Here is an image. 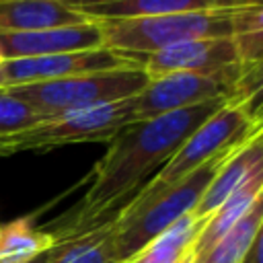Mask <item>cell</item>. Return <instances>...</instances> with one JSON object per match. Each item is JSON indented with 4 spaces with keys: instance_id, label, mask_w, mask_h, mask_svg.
<instances>
[{
    "instance_id": "cell-13",
    "label": "cell",
    "mask_w": 263,
    "mask_h": 263,
    "mask_svg": "<svg viewBox=\"0 0 263 263\" xmlns=\"http://www.w3.org/2000/svg\"><path fill=\"white\" fill-rule=\"evenodd\" d=\"M88 21L84 12L62 0H10L0 2V35L33 33L53 27L78 25Z\"/></svg>"
},
{
    "instance_id": "cell-8",
    "label": "cell",
    "mask_w": 263,
    "mask_h": 263,
    "mask_svg": "<svg viewBox=\"0 0 263 263\" xmlns=\"http://www.w3.org/2000/svg\"><path fill=\"white\" fill-rule=\"evenodd\" d=\"M134 66H142L140 60L119 53V51H113L109 47L39 55V58L4 60L0 66V88L62 80V78H70V76H78V74L134 68Z\"/></svg>"
},
{
    "instance_id": "cell-19",
    "label": "cell",
    "mask_w": 263,
    "mask_h": 263,
    "mask_svg": "<svg viewBox=\"0 0 263 263\" xmlns=\"http://www.w3.org/2000/svg\"><path fill=\"white\" fill-rule=\"evenodd\" d=\"M39 121H43V117L29 103L12 95L8 88H0V138L23 132Z\"/></svg>"
},
{
    "instance_id": "cell-18",
    "label": "cell",
    "mask_w": 263,
    "mask_h": 263,
    "mask_svg": "<svg viewBox=\"0 0 263 263\" xmlns=\"http://www.w3.org/2000/svg\"><path fill=\"white\" fill-rule=\"evenodd\" d=\"M263 232V199L257 201L251 212L238 220L222 238H218L208 251L191 259V263H240L251 242Z\"/></svg>"
},
{
    "instance_id": "cell-9",
    "label": "cell",
    "mask_w": 263,
    "mask_h": 263,
    "mask_svg": "<svg viewBox=\"0 0 263 263\" xmlns=\"http://www.w3.org/2000/svg\"><path fill=\"white\" fill-rule=\"evenodd\" d=\"M232 64H242L234 37L193 39L142 58V70L148 78L175 72H214Z\"/></svg>"
},
{
    "instance_id": "cell-10",
    "label": "cell",
    "mask_w": 263,
    "mask_h": 263,
    "mask_svg": "<svg viewBox=\"0 0 263 263\" xmlns=\"http://www.w3.org/2000/svg\"><path fill=\"white\" fill-rule=\"evenodd\" d=\"M105 47L103 31L99 21H84L78 25L53 27L33 33H10L0 35V55L4 60L21 58H39L68 51H84Z\"/></svg>"
},
{
    "instance_id": "cell-5",
    "label": "cell",
    "mask_w": 263,
    "mask_h": 263,
    "mask_svg": "<svg viewBox=\"0 0 263 263\" xmlns=\"http://www.w3.org/2000/svg\"><path fill=\"white\" fill-rule=\"evenodd\" d=\"M261 132L263 125L259 101H232L222 105L197 125V129L181 144L173 158L146 183L138 195H152L181 181L201 164L238 148Z\"/></svg>"
},
{
    "instance_id": "cell-16",
    "label": "cell",
    "mask_w": 263,
    "mask_h": 263,
    "mask_svg": "<svg viewBox=\"0 0 263 263\" xmlns=\"http://www.w3.org/2000/svg\"><path fill=\"white\" fill-rule=\"evenodd\" d=\"M199 224L201 222H197L191 214H185L162 234L119 263H179L191 255V242L199 230Z\"/></svg>"
},
{
    "instance_id": "cell-17",
    "label": "cell",
    "mask_w": 263,
    "mask_h": 263,
    "mask_svg": "<svg viewBox=\"0 0 263 263\" xmlns=\"http://www.w3.org/2000/svg\"><path fill=\"white\" fill-rule=\"evenodd\" d=\"M53 245L55 236L33 226L27 218L0 226V263H33L43 253H49Z\"/></svg>"
},
{
    "instance_id": "cell-20",
    "label": "cell",
    "mask_w": 263,
    "mask_h": 263,
    "mask_svg": "<svg viewBox=\"0 0 263 263\" xmlns=\"http://www.w3.org/2000/svg\"><path fill=\"white\" fill-rule=\"evenodd\" d=\"M261 242H263V232L251 242V247L247 249L240 263H261Z\"/></svg>"
},
{
    "instance_id": "cell-2",
    "label": "cell",
    "mask_w": 263,
    "mask_h": 263,
    "mask_svg": "<svg viewBox=\"0 0 263 263\" xmlns=\"http://www.w3.org/2000/svg\"><path fill=\"white\" fill-rule=\"evenodd\" d=\"M99 25L105 47L132 55L142 64L144 55L156 53L177 43L263 31V4L230 10L111 18L99 21Z\"/></svg>"
},
{
    "instance_id": "cell-15",
    "label": "cell",
    "mask_w": 263,
    "mask_h": 263,
    "mask_svg": "<svg viewBox=\"0 0 263 263\" xmlns=\"http://www.w3.org/2000/svg\"><path fill=\"white\" fill-rule=\"evenodd\" d=\"M113 218L76 234L55 238L49 263H115L111 251Z\"/></svg>"
},
{
    "instance_id": "cell-3",
    "label": "cell",
    "mask_w": 263,
    "mask_h": 263,
    "mask_svg": "<svg viewBox=\"0 0 263 263\" xmlns=\"http://www.w3.org/2000/svg\"><path fill=\"white\" fill-rule=\"evenodd\" d=\"M263 64H232L214 72H175L148 78L132 97L134 117L150 119L210 101H259Z\"/></svg>"
},
{
    "instance_id": "cell-24",
    "label": "cell",
    "mask_w": 263,
    "mask_h": 263,
    "mask_svg": "<svg viewBox=\"0 0 263 263\" xmlns=\"http://www.w3.org/2000/svg\"><path fill=\"white\" fill-rule=\"evenodd\" d=\"M0 2H10V0H0Z\"/></svg>"
},
{
    "instance_id": "cell-23",
    "label": "cell",
    "mask_w": 263,
    "mask_h": 263,
    "mask_svg": "<svg viewBox=\"0 0 263 263\" xmlns=\"http://www.w3.org/2000/svg\"><path fill=\"white\" fill-rule=\"evenodd\" d=\"M2 62H4V58H2V55H0V66H2Z\"/></svg>"
},
{
    "instance_id": "cell-11",
    "label": "cell",
    "mask_w": 263,
    "mask_h": 263,
    "mask_svg": "<svg viewBox=\"0 0 263 263\" xmlns=\"http://www.w3.org/2000/svg\"><path fill=\"white\" fill-rule=\"evenodd\" d=\"M259 173H263V132L249 138L222 160L189 214L197 222H203L218 205H222L236 189H240L251 177Z\"/></svg>"
},
{
    "instance_id": "cell-7",
    "label": "cell",
    "mask_w": 263,
    "mask_h": 263,
    "mask_svg": "<svg viewBox=\"0 0 263 263\" xmlns=\"http://www.w3.org/2000/svg\"><path fill=\"white\" fill-rule=\"evenodd\" d=\"M134 121L132 97L97 109L49 117L23 132L0 138V156L16 152H43L70 144L109 142L119 129Z\"/></svg>"
},
{
    "instance_id": "cell-4",
    "label": "cell",
    "mask_w": 263,
    "mask_h": 263,
    "mask_svg": "<svg viewBox=\"0 0 263 263\" xmlns=\"http://www.w3.org/2000/svg\"><path fill=\"white\" fill-rule=\"evenodd\" d=\"M230 152L201 164L181 181L152 195L134 197L125 208H121L113 216V238H111L113 261L119 263L132 257L152 238H156L168 226H173L179 218L189 214L199 201L214 173Z\"/></svg>"
},
{
    "instance_id": "cell-6",
    "label": "cell",
    "mask_w": 263,
    "mask_h": 263,
    "mask_svg": "<svg viewBox=\"0 0 263 263\" xmlns=\"http://www.w3.org/2000/svg\"><path fill=\"white\" fill-rule=\"evenodd\" d=\"M148 82L142 66L78 74L62 80L8 86L12 95L29 103L43 119L97 109L136 97Z\"/></svg>"
},
{
    "instance_id": "cell-1",
    "label": "cell",
    "mask_w": 263,
    "mask_h": 263,
    "mask_svg": "<svg viewBox=\"0 0 263 263\" xmlns=\"http://www.w3.org/2000/svg\"><path fill=\"white\" fill-rule=\"evenodd\" d=\"M222 105L226 103L210 101L140 119L119 129L109 140L103 158L95 164L90 185L82 199L70 212L68 220L49 232L60 238L113 218L173 158L197 125Z\"/></svg>"
},
{
    "instance_id": "cell-22",
    "label": "cell",
    "mask_w": 263,
    "mask_h": 263,
    "mask_svg": "<svg viewBox=\"0 0 263 263\" xmlns=\"http://www.w3.org/2000/svg\"><path fill=\"white\" fill-rule=\"evenodd\" d=\"M33 263H49V253H43L41 257H37Z\"/></svg>"
},
{
    "instance_id": "cell-14",
    "label": "cell",
    "mask_w": 263,
    "mask_h": 263,
    "mask_svg": "<svg viewBox=\"0 0 263 263\" xmlns=\"http://www.w3.org/2000/svg\"><path fill=\"white\" fill-rule=\"evenodd\" d=\"M263 199V173L251 177L240 189H236L222 205H218L201 224L191 242V259L208 251L218 238H222L238 220H242L251 208Z\"/></svg>"
},
{
    "instance_id": "cell-12",
    "label": "cell",
    "mask_w": 263,
    "mask_h": 263,
    "mask_svg": "<svg viewBox=\"0 0 263 263\" xmlns=\"http://www.w3.org/2000/svg\"><path fill=\"white\" fill-rule=\"evenodd\" d=\"M259 4H263V0H115L107 4L80 8V12H84L92 21H111V18L230 10V8H245Z\"/></svg>"
},
{
    "instance_id": "cell-21",
    "label": "cell",
    "mask_w": 263,
    "mask_h": 263,
    "mask_svg": "<svg viewBox=\"0 0 263 263\" xmlns=\"http://www.w3.org/2000/svg\"><path fill=\"white\" fill-rule=\"evenodd\" d=\"M64 4L72 6V8H86V6H97V4H107V2H115V0H62Z\"/></svg>"
}]
</instances>
